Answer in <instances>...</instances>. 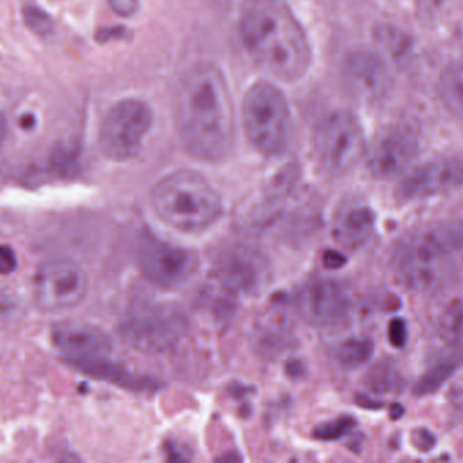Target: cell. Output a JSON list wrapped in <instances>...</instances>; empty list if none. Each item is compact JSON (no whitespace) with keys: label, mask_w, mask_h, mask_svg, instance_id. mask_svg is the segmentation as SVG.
Segmentation results:
<instances>
[{"label":"cell","mask_w":463,"mask_h":463,"mask_svg":"<svg viewBox=\"0 0 463 463\" xmlns=\"http://www.w3.org/2000/svg\"><path fill=\"white\" fill-rule=\"evenodd\" d=\"M137 261L142 275L165 289L183 286L199 267L194 251L161 240L150 230H143L137 237Z\"/></svg>","instance_id":"cell-9"},{"label":"cell","mask_w":463,"mask_h":463,"mask_svg":"<svg viewBox=\"0 0 463 463\" xmlns=\"http://www.w3.org/2000/svg\"><path fill=\"white\" fill-rule=\"evenodd\" d=\"M153 126V112L140 99H123L105 115L99 132L102 154L110 161L127 162L139 154Z\"/></svg>","instance_id":"cell-8"},{"label":"cell","mask_w":463,"mask_h":463,"mask_svg":"<svg viewBox=\"0 0 463 463\" xmlns=\"http://www.w3.org/2000/svg\"><path fill=\"white\" fill-rule=\"evenodd\" d=\"M67 363L82 373H89L94 378L118 384L127 389L137 390V392H154L161 384L147 376H140L120 364L110 362L104 357H93V359H67Z\"/></svg>","instance_id":"cell-17"},{"label":"cell","mask_w":463,"mask_h":463,"mask_svg":"<svg viewBox=\"0 0 463 463\" xmlns=\"http://www.w3.org/2000/svg\"><path fill=\"white\" fill-rule=\"evenodd\" d=\"M52 340L67 359L104 357L113 349L109 333L88 322L66 321L52 327Z\"/></svg>","instance_id":"cell-16"},{"label":"cell","mask_w":463,"mask_h":463,"mask_svg":"<svg viewBox=\"0 0 463 463\" xmlns=\"http://www.w3.org/2000/svg\"><path fill=\"white\" fill-rule=\"evenodd\" d=\"M110 10L121 18H131L139 12L140 0H108Z\"/></svg>","instance_id":"cell-28"},{"label":"cell","mask_w":463,"mask_h":463,"mask_svg":"<svg viewBox=\"0 0 463 463\" xmlns=\"http://www.w3.org/2000/svg\"><path fill=\"white\" fill-rule=\"evenodd\" d=\"M243 131L246 139L264 156L287 153L294 135L291 107L283 91L267 80L254 83L243 97Z\"/></svg>","instance_id":"cell-5"},{"label":"cell","mask_w":463,"mask_h":463,"mask_svg":"<svg viewBox=\"0 0 463 463\" xmlns=\"http://www.w3.org/2000/svg\"><path fill=\"white\" fill-rule=\"evenodd\" d=\"M356 425L357 420L354 416L344 414L337 419L319 424L314 430V438L322 441L340 440L344 436L349 435L356 428Z\"/></svg>","instance_id":"cell-25"},{"label":"cell","mask_w":463,"mask_h":463,"mask_svg":"<svg viewBox=\"0 0 463 463\" xmlns=\"http://www.w3.org/2000/svg\"><path fill=\"white\" fill-rule=\"evenodd\" d=\"M123 340L143 354H164L181 343L188 332L185 314L170 303L137 300L118 324Z\"/></svg>","instance_id":"cell-6"},{"label":"cell","mask_w":463,"mask_h":463,"mask_svg":"<svg viewBox=\"0 0 463 463\" xmlns=\"http://www.w3.org/2000/svg\"><path fill=\"white\" fill-rule=\"evenodd\" d=\"M436 333L444 346H463V302L452 300L436 321Z\"/></svg>","instance_id":"cell-22"},{"label":"cell","mask_w":463,"mask_h":463,"mask_svg":"<svg viewBox=\"0 0 463 463\" xmlns=\"http://www.w3.org/2000/svg\"><path fill=\"white\" fill-rule=\"evenodd\" d=\"M411 443L419 451H430L436 446V438L430 430L419 428L411 432Z\"/></svg>","instance_id":"cell-29"},{"label":"cell","mask_w":463,"mask_h":463,"mask_svg":"<svg viewBox=\"0 0 463 463\" xmlns=\"http://www.w3.org/2000/svg\"><path fill=\"white\" fill-rule=\"evenodd\" d=\"M215 272L224 289L251 297L269 283L270 265L259 249L237 243L221 250L216 257Z\"/></svg>","instance_id":"cell-12"},{"label":"cell","mask_w":463,"mask_h":463,"mask_svg":"<svg viewBox=\"0 0 463 463\" xmlns=\"http://www.w3.org/2000/svg\"><path fill=\"white\" fill-rule=\"evenodd\" d=\"M0 267H2V272H4L5 275L12 272V270H14L15 267H17V257H15L13 249L9 248L7 245L2 248V262H0Z\"/></svg>","instance_id":"cell-31"},{"label":"cell","mask_w":463,"mask_h":463,"mask_svg":"<svg viewBox=\"0 0 463 463\" xmlns=\"http://www.w3.org/2000/svg\"><path fill=\"white\" fill-rule=\"evenodd\" d=\"M387 338L394 348H403L408 341V326L402 318H392L387 326Z\"/></svg>","instance_id":"cell-27"},{"label":"cell","mask_w":463,"mask_h":463,"mask_svg":"<svg viewBox=\"0 0 463 463\" xmlns=\"http://www.w3.org/2000/svg\"><path fill=\"white\" fill-rule=\"evenodd\" d=\"M300 316L319 330L335 332L351 322L352 298L343 284L335 279H310L298 292Z\"/></svg>","instance_id":"cell-11"},{"label":"cell","mask_w":463,"mask_h":463,"mask_svg":"<svg viewBox=\"0 0 463 463\" xmlns=\"http://www.w3.org/2000/svg\"><path fill=\"white\" fill-rule=\"evenodd\" d=\"M390 268L395 280L409 291H441L463 268V221L411 230L392 249Z\"/></svg>","instance_id":"cell-3"},{"label":"cell","mask_w":463,"mask_h":463,"mask_svg":"<svg viewBox=\"0 0 463 463\" xmlns=\"http://www.w3.org/2000/svg\"><path fill=\"white\" fill-rule=\"evenodd\" d=\"M314 151L318 164L332 177H343L367 156L364 131L356 116L345 110L325 116L314 129Z\"/></svg>","instance_id":"cell-7"},{"label":"cell","mask_w":463,"mask_h":463,"mask_svg":"<svg viewBox=\"0 0 463 463\" xmlns=\"http://www.w3.org/2000/svg\"><path fill=\"white\" fill-rule=\"evenodd\" d=\"M357 402H359V405H362V406H367L368 405V398L367 397H362V395H359V397H357ZM373 408H381L382 406V403L381 402H373Z\"/></svg>","instance_id":"cell-34"},{"label":"cell","mask_w":463,"mask_h":463,"mask_svg":"<svg viewBox=\"0 0 463 463\" xmlns=\"http://www.w3.org/2000/svg\"><path fill=\"white\" fill-rule=\"evenodd\" d=\"M151 203L162 222L183 232H205L223 213L221 194L207 178L192 170L161 178L151 192Z\"/></svg>","instance_id":"cell-4"},{"label":"cell","mask_w":463,"mask_h":463,"mask_svg":"<svg viewBox=\"0 0 463 463\" xmlns=\"http://www.w3.org/2000/svg\"><path fill=\"white\" fill-rule=\"evenodd\" d=\"M364 386L376 395L398 394L405 387V378L394 360L382 359L365 373Z\"/></svg>","instance_id":"cell-20"},{"label":"cell","mask_w":463,"mask_h":463,"mask_svg":"<svg viewBox=\"0 0 463 463\" xmlns=\"http://www.w3.org/2000/svg\"><path fill=\"white\" fill-rule=\"evenodd\" d=\"M419 137L411 127H389L367 150L368 172L378 180H392L408 170L419 154Z\"/></svg>","instance_id":"cell-14"},{"label":"cell","mask_w":463,"mask_h":463,"mask_svg":"<svg viewBox=\"0 0 463 463\" xmlns=\"http://www.w3.org/2000/svg\"><path fill=\"white\" fill-rule=\"evenodd\" d=\"M439 94L449 115L463 123V61L451 63L441 72Z\"/></svg>","instance_id":"cell-21"},{"label":"cell","mask_w":463,"mask_h":463,"mask_svg":"<svg viewBox=\"0 0 463 463\" xmlns=\"http://www.w3.org/2000/svg\"><path fill=\"white\" fill-rule=\"evenodd\" d=\"M89 291V276L78 262L55 259L40 265L34 276V302L45 313L77 307Z\"/></svg>","instance_id":"cell-10"},{"label":"cell","mask_w":463,"mask_h":463,"mask_svg":"<svg viewBox=\"0 0 463 463\" xmlns=\"http://www.w3.org/2000/svg\"><path fill=\"white\" fill-rule=\"evenodd\" d=\"M424 12L436 13L451 5L455 0H417Z\"/></svg>","instance_id":"cell-32"},{"label":"cell","mask_w":463,"mask_h":463,"mask_svg":"<svg viewBox=\"0 0 463 463\" xmlns=\"http://www.w3.org/2000/svg\"><path fill=\"white\" fill-rule=\"evenodd\" d=\"M24 20H25L26 25L40 36H47L51 32L53 31V21L47 13L43 12L42 9L37 7H26L24 10Z\"/></svg>","instance_id":"cell-26"},{"label":"cell","mask_w":463,"mask_h":463,"mask_svg":"<svg viewBox=\"0 0 463 463\" xmlns=\"http://www.w3.org/2000/svg\"><path fill=\"white\" fill-rule=\"evenodd\" d=\"M240 37L253 63L276 80L297 82L310 69V42L286 0H246Z\"/></svg>","instance_id":"cell-2"},{"label":"cell","mask_w":463,"mask_h":463,"mask_svg":"<svg viewBox=\"0 0 463 463\" xmlns=\"http://www.w3.org/2000/svg\"><path fill=\"white\" fill-rule=\"evenodd\" d=\"M375 344L368 337H348L335 349V359L348 370L362 367L373 359Z\"/></svg>","instance_id":"cell-23"},{"label":"cell","mask_w":463,"mask_h":463,"mask_svg":"<svg viewBox=\"0 0 463 463\" xmlns=\"http://www.w3.org/2000/svg\"><path fill=\"white\" fill-rule=\"evenodd\" d=\"M403 413H405V411H403V408L401 405H392V409H390V416H392V420L400 419Z\"/></svg>","instance_id":"cell-33"},{"label":"cell","mask_w":463,"mask_h":463,"mask_svg":"<svg viewBox=\"0 0 463 463\" xmlns=\"http://www.w3.org/2000/svg\"><path fill=\"white\" fill-rule=\"evenodd\" d=\"M343 77L352 94L362 101H381L392 90L389 66L379 53L352 52L344 61Z\"/></svg>","instance_id":"cell-15"},{"label":"cell","mask_w":463,"mask_h":463,"mask_svg":"<svg viewBox=\"0 0 463 463\" xmlns=\"http://www.w3.org/2000/svg\"><path fill=\"white\" fill-rule=\"evenodd\" d=\"M175 121L186 151L199 161L218 164L232 154L235 109L218 66L203 61L184 75L175 94Z\"/></svg>","instance_id":"cell-1"},{"label":"cell","mask_w":463,"mask_h":463,"mask_svg":"<svg viewBox=\"0 0 463 463\" xmlns=\"http://www.w3.org/2000/svg\"><path fill=\"white\" fill-rule=\"evenodd\" d=\"M376 44L379 48V55L384 61H406L409 51H411V43L405 33H401L398 29L390 28V26H382L376 29Z\"/></svg>","instance_id":"cell-24"},{"label":"cell","mask_w":463,"mask_h":463,"mask_svg":"<svg viewBox=\"0 0 463 463\" xmlns=\"http://www.w3.org/2000/svg\"><path fill=\"white\" fill-rule=\"evenodd\" d=\"M375 230V213L365 205H352L338 213L335 223L337 243L348 250L362 248Z\"/></svg>","instance_id":"cell-18"},{"label":"cell","mask_w":463,"mask_h":463,"mask_svg":"<svg viewBox=\"0 0 463 463\" xmlns=\"http://www.w3.org/2000/svg\"><path fill=\"white\" fill-rule=\"evenodd\" d=\"M462 365L463 346H444L414 384L413 394L420 398L435 394Z\"/></svg>","instance_id":"cell-19"},{"label":"cell","mask_w":463,"mask_h":463,"mask_svg":"<svg viewBox=\"0 0 463 463\" xmlns=\"http://www.w3.org/2000/svg\"><path fill=\"white\" fill-rule=\"evenodd\" d=\"M322 264L329 269H340L341 267L346 264V257L341 251L330 249L326 250L322 256Z\"/></svg>","instance_id":"cell-30"},{"label":"cell","mask_w":463,"mask_h":463,"mask_svg":"<svg viewBox=\"0 0 463 463\" xmlns=\"http://www.w3.org/2000/svg\"><path fill=\"white\" fill-rule=\"evenodd\" d=\"M463 188V154H451L413 167L397 189L402 202L428 199Z\"/></svg>","instance_id":"cell-13"}]
</instances>
